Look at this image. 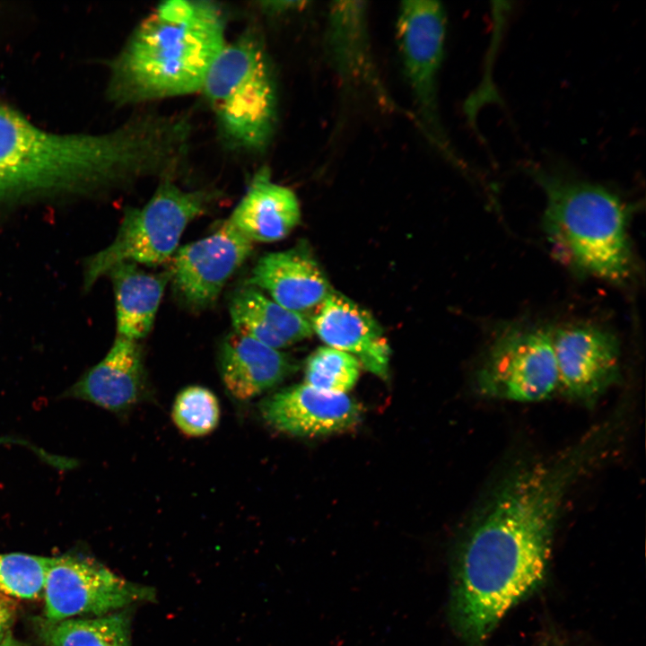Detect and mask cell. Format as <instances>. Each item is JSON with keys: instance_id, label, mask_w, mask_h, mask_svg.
Instances as JSON below:
<instances>
[{"instance_id": "obj_1", "label": "cell", "mask_w": 646, "mask_h": 646, "mask_svg": "<svg viewBox=\"0 0 646 646\" xmlns=\"http://www.w3.org/2000/svg\"><path fill=\"white\" fill-rule=\"evenodd\" d=\"M597 462L593 447L577 440L513 466L481 502L453 564L450 619L466 642L484 641L542 581L566 495Z\"/></svg>"}, {"instance_id": "obj_2", "label": "cell", "mask_w": 646, "mask_h": 646, "mask_svg": "<svg viewBox=\"0 0 646 646\" xmlns=\"http://www.w3.org/2000/svg\"><path fill=\"white\" fill-rule=\"evenodd\" d=\"M172 160L170 133L153 114L103 134L65 135L0 101V202L161 178Z\"/></svg>"}, {"instance_id": "obj_3", "label": "cell", "mask_w": 646, "mask_h": 646, "mask_svg": "<svg viewBox=\"0 0 646 646\" xmlns=\"http://www.w3.org/2000/svg\"><path fill=\"white\" fill-rule=\"evenodd\" d=\"M226 43L224 16L215 3L162 2L113 60L109 95L125 105L201 92Z\"/></svg>"}, {"instance_id": "obj_4", "label": "cell", "mask_w": 646, "mask_h": 646, "mask_svg": "<svg viewBox=\"0 0 646 646\" xmlns=\"http://www.w3.org/2000/svg\"><path fill=\"white\" fill-rule=\"evenodd\" d=\"M546 196L544 223L554 247L570 264L610 283L629 279L633 259L629 206L610 188L562 164H527Z\"/></svg>"}, {"instance_id": "obj_5", "label": "cell", "mask_w": 646, "mask_h": 646, "mask_svg": "<svg viewBox=\"0 0 646 646\" xmlns=\"http://www.w3.org/2000/svg\"><path fill=\"white\" fill-rule=\"evenodd\" d=\"M201 92L229 147L258 153L270 144L277 124V87L266 46L255 31L226 43Z\"/></svg>"}, {"instance_id": "obj_6", "label": "cell", "mask_w": 646, "mask_h": 646, "mask_svg": "<svg viewBox=\"0 0 646 646\" xmlns=\"http://www.w3.org/2000/svg\"><path fill=\"white\" fill-rule=\"evenodd\" d=\"M217 196L213 190H185L173 179H162L147 203L125 212L114 240L89 260L86 286L123 262L158 265L170 258L186 227L204 214Z\"/></svg>"}, {"instance_id": "obj_7", "label": "cell", "mask_w": 646, "mask_h": 646, "mask_svg": "<svg viewBox=\"0 0 646 646\" xmlns=\"http://www.w3.org/2000/svg\"><path fill=\"white\" fill-rule=\"evenodd\" d=\"M476 387L486 398L538 402L558 389L551 330L514 327L493 342L479 370Z\"/></svg>"}, {"instance_id": "obj_8", "label": "cell", "mask_w": 646, "mask_h": 646, "mask_svg": "<svg viewBox=\"0 0 646 646\" xmlns=\"http://www.w3.org/2000/svg\"><path fill=\"white\" fill-rule=\"evenodd\" d=\"M446 31L447 15L440 2L401 3L396 35L412 96L435 143L456 165H463L450 148L438 113V78L444 59Z\"/></svg>"}, {"instance_id": "obj_9", "label": "cell", "mask_w": 646, "mask_h": 646, "mask_svg": "<svg viewBox=\"0 0 646 646\" xmlns=\"http://www.w3.org/2000/svg\"><path fill=\"white\" fill-rule=\"evenodd\" d=\"M42 596L46 620L59 622L105 615L153 595L150 588L130 582L94 560L63 555L49 568Z\"/></svg>"}, {"instance_id": "obj_10", "label": "cell", "mask_w": 646, "mask_h": 646, "mask_svg": "<svg viewBox=\"0 0 646 646\" xmlns=\"http://www.w3.org/2000/svg\"><path fill=\"white\" fill-rule=\"evenodd\" d=\"M558 389L586 406H594L620 377V348L608 330L571 324L551 330Z\"/></svg>"}, {"instance_id": "obj_11", "label": "cell", "mask_w": 646, "mask_h": 646, "mask_svg": "<svg viewBox=\"0 0 646 646\" xmlns=\"http://www.w3.org/2000/svg\"><path fill=\"white\" fill-rule=\"evenodd\" d=\"M252 250L253 242L224 221L213 234L178 249L172 256L169 273L176 294L190 309L211 306Z\"/></svg>"}, {"instance_id": "obj_12", "label": "cell", "mask_w": 646, "mask_h": 646, "mask_svg": "<svg viewBox=\"0 0 646 646\" xmlns=\"http://www.w3.org/2000/svg\"><path fill=\"white\" fill-rule=\"evenodd\" d=\"M259 411L272 427L294 436L344 432L356 425L362 415L361 406L345 394L323 391L306 383L264 398Z\"/></svg>"}, {"instance_id": "obj_13", "label": "cell", "mask_w": 646, "mask_h": 646, "mask_svg": "<svg viewBox=\"0 0 646 646\" xmlns=\"http://www.w3.org/2000/svg\"><path fill=\"white\" fill-rule=\"evenodd\" d=\"M310 324L327 346L353 355L371 373L387 378L389 345L380 326L366 310L331 290L317 307Z\"/></svg>"}, {"instance_id": "obj_14", "label": "cell", "mask_w": 646, "mask_h": 646, "mask_svg": "<svg viewBox=\"0 0 646 646\" xmlns=\"http://www.w3.org/2000/svg\"><path fill=\"white\" fill-rule=\"evenodd\" d=\"M245 285L266 292L274 301L301 314L317 308L331 292L319 265L301 246L261 257Z\"/></svg>"}, {"instance_id": "obj_15", "label": "cell", "mask_w": 646, "mask_h": 646, "mask_svg": "<svg viewBox=\"0 0 646 646\" xmlns=\"http://www.w3.org/2000/svg\"><path fill=\"white\" fill-rule=\"evenodd\" d=\"M144 380L141 346L137 341L117 336L107 354L70 387L65 397L121 413L140 399Z\"/></svg>"}, {"instance_id": "obj_16", "label": "cell", "mask_w": 646, "mask_h": 646, "mask_svg": "<svg viewBox=\"0 0 646 646\" xmlns=\"http://www.w3.org/2000/svg\"><path fill=\"white\" fill-rule=\"evenodd\" d=\"M301 207L295 193L271 179L266 168L258 170L226 222L251 242L285 238L297 226Z\"/></svg>"}, {"instance_id": "obj_17", "label": "cell", "mask_w": 646, "mask_h": 646, "mask_svg": "<svg viewBox=\"0 0 646 646\" xmlns=\"http://www.w3.org/2000/svg\"><path fill=\"white\" fill-rule=\"evenodd\" d=\"M295 365L280 350L231 331L219 351V369L227 391L238 400L252 399L278 385Z\"/></svg>"}, {"instance_id": "obj_18", "label": "cell", "mask_w": 646, "mask_h": 646, "mask_svg": "<svg viewBox=\"0 0 646 646\" xmlns=\"http://www.w3.org/2000/svg\"><path fill=\"white\" fill-rule=\"evenodd\" d=\"M233 331L280 350L311 336L310 321L266 296L260 290L245 285L229 302Z\"/></svg>"}, {"instance_id": "obj_19", "label": "cell", "mask_w": 646, "mask_h": 646, "mask_svg": "<svg viewBox=\"0 0 646 646\" xmlns=\"http://www.w3.org/2000/svg\"><path fill=\"white\" fill-rule=\"evenodd\" d=\"M326 46L343 80L379 88L371 53L366 3L334 2L328 10Z\"/></svg>"}, {"instance_id": "obj_20", "label": "cell", "mask_w": 646, "mask_h": 646, "mask_svg": "<svg viewBox=\"0 0 646 646\" xmlns=\"http://www.w3.org/2000/svg\"><path fill=\"white\" fill-rule=\"evenodd\" d=\"M115 293L118 336L137 341L150 332L169 271L152 273L137 264L123 262L109 271Z\"/></svg>"}, {"instance_id": "obj_21", "label": "cell", "mask_w": 646, "mask_h": 646, "mask_svg": "<svg viewBox=\"0 0 646 646\" xmlns=\"http://www.w3.org/2000/svg\"><path fill=\"white\" fill-rule=\"evenodd\" d=\"M129 618L122 613L93 618L44 620L39 634L48 646H129Z\"/></svg>"}, {"instance_id": "obj_22", "label": "cell", "mask_w": 646, "mask_h": 646, "mask_svg": "<svg viewBox=\"0 0 646 646\" xmlns=\"http://www.w3.org/2000/svg\"><path fill=\"white\" fill-rule=\"evenodd\" d=\"M57 557L22 553L0 554V598L36 599Z\"/></svg>"}, {"instance_id": "obj_23", "label": "cell", "mask_w": 646, "mask_h": 646, "mask_svg": "<svg viewBox=\"0 0 646 646\" xmlns=\"http://www.w3.org/2000/svg\"><path fill=\"white\" fill-rule=\"evenodd\" d=\"M171 418L180 432L188 437H204L214 432L221 418V406L215 394L207 388L188 386L176 396Z\"/></svg>"}, {"instance_id": "obj_24", "label": "cell", "mask_w": 646, "mask_h": 646, "mask_svg": "<svg viewBox=\"0 0 646 646\" xmlns=\"http://www.w3.org/2000/svg\"><path fill=\"white\" fill-rule=\"evenodd\" d=\"M361 367L359 361L353 355L322 346L307 361L306 384L323 391L345 394L355 385Z\"/></svg>"}, {"instance_id": "obj_25", "label": "cell", "mask_w": 646, "mask_h": 646, "mask_svg": "<svg viewBox=\"0 0 646 646\" xmlns=\"http://www.w3.org/2000/svg\"><path fill=\"white\" fill-rule=\"evenodd\" d=\"M15 607L12 599L0 598V642L9 633L15 617Z\"/></svg>"}, {"instance_id": "obj_26", "label": "cell", "mask_w": 646, "mask_h": 646, "mask_svg": "<svg viewBox=\"0 0 646 646\" xmlns=\"http://www.w3.org/2000/svg\"><path fill=\"white\" fill-rule=\"evenodd\" d=\"M8 443H19V444H22V445L24 444V445L29 446L30 448H31L30 445H28L29 443H28L27 441H25L16 440V439H13V438H12V437H0V445H1V444H8Z\"/></svg>"}, {"instance_id": "obj_27", "label": "cell", "mask_w": 646, "mask_h": 646, "mask_svg": "<svg viewBox=\"0 0 646 646\" xmlns=\"http://www.w3.org/2000/svg\"><path fill=\"white\" fill-rule=\"evenodd\" d=\"M0 646H21L20 643L8 633L0 642Z\"/></svg>"}]
</instances>
